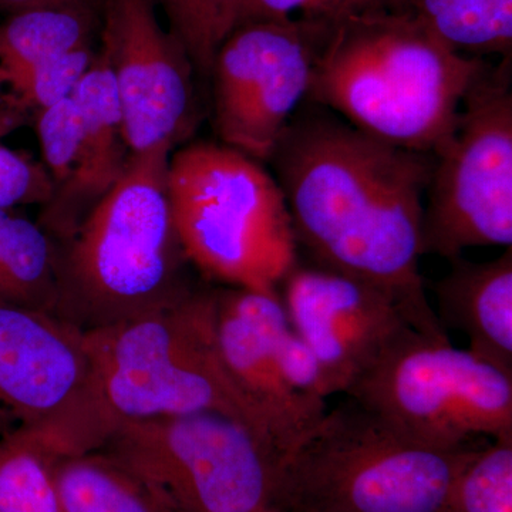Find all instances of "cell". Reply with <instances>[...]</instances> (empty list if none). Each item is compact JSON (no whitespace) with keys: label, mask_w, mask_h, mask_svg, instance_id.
Here are the masks:
<instances>
[{"label":"cell","mask_w":512,"mask_h":512,"mask_svg":"<svg viewBox=\"0 0 512 512\" xmlns=\"http://www.w3.org/2000/svg\"><path fill=\"white\" fill-rule=\"evenodd\" d=\"M215 311L217 289L198 288L173 308L84 332L89 380L59 426L70 456L124 424L198 412L228 414L268 439L222 363Z\"/></svg>","instance_id":"obj_3"},{"label":"cell","mask_w":512,"mask_h":512,"mask_svg":"<svg viewBox=\"0 0 512 512\" xmlns=\"http://www.w3.org/2000/svg\"><path fill=\"white\" fill-rule=\"evenodd\" d=\"M77 0H0V13H16L20 10L42 8V6L62 5Z\"/></svg>","instance_id":"obj_28"},{"label":"cell","mask_w":512,"mask_h":512,"mask_svg":"<svg viewBox=\"0 0 512 512\" xmlns=\"http://www.w3.org/2000/svg\"><path fill=\"white\" fill-rule=\"evenodd\" d=\"M255 512H281V511L276 510L275 507H268V508H264V510H259V511H255Z\"/></svg>","instance_id":"obj_29"},{"label":"cell","mask_w":512,"mask_h":512,"mask_svg":"<svg viewBox=\"0 0 512 512\" xmlns=\"http://www.w3.org/2000/svg\"><path fill=\"white\" fill-rule=\"evenodd\" d=\"M412 10L454 52L511 62L512 0H413Z\"/></svg>","instance_id":"obj_21"},{"label":"cell","mask_w":512,"mask_h":512,"mask_svg":"<svg viewBox=\"0 0 512 512\" xmlns=\"http://www.w3.org/2000/svg\"><path fill=\"white\" fill-rule=\"evenodd\" d=\"M241 0H154L181 40L195 73L210 79L218 47L235 28Z\"/></svg>","instance_id":"obj_23"},{"label":"cell","mask_w":512,"mask_h":512,"mask_svg":"<svg viewBox=\"0 0 512 512\" xmlns=\"http://www.w3.org/2000/svg\"><path fill=\"white\" fill-rule=\"evenodd\" d=\"M412 2L413 0H241L235 28L255 20L336 19L373 10H409L412 9Z\"/></svg>","instance_id":"obj_26"},{"label":"cell","mask_w":512,"mask_h":512,"mask_svg":"<svg viewBox=\"0 0 512 512\" xmlns=\"http://www.w3.org/2000/svg\"><path fill=\"white\" fill-rule=\"evenodd\" d=\"M56 485L60 512H178L143 478L99 450L64 457Z\"/></svg>","instance_id":"obj_19"},{"label":"cell","mask_w":512,"mask_h":512,"mask_svg":"<svg viewBox=\"0 0 512 512\" xmlns=\"http://www.w3.org/2000/svg\"><path fill=\"white\" fill-rule=\"evenodd\" d=\"M35 128L53 184L52 200L47 202L50 204L69 194L82 165V123L72 97L46 110L36 120Z\"/></svg>","instance_id":"obj_25"},{"label":"cell","mask_w":512,"mask_h":512,"mask_svg":"<svg viewBox=\"0 0 512 512\" xmlns=\"http://www.w3.org/2000/svg\"><path fill=\"white\" fill-rule=\"evenodd\" d=\"M448 262L431 288L441 326L464 333L468 352L512 376V248L493 261Z\"/></svg>","instance_id":"obj_16"},{"label":"cell","mask_w":512,"mask_h":512,"mask_svg":"<svg viewBox=\"0 0 512 512\" xmlns=\"http://www.w3.org/2000/svg\"><path fill=\"white\" fill-rule=\"evenodd\" d=\"M488 64L454 52L412 9L353 13L325 19L305 101L393 146L433 154Z\"/></svg>","instance_id":"obj_2"},{"label":"cell","mask_w":512,"mask_h":512,"mask_svg":"<svg viewBox=\"0 0 512 512\" xmlns=\"http://www.w3.org/2000/svg\"><path fill=\"white\" fill-rule=\"evenodd\" d=\"M154 0H104L99 49L109 60L131 156L175 148L200 124L195 69Z\"/></svg>","instance_id":"obj_11"},{"label":"cell","mask_w":512,"mask_h":512,"mask_svg":"<svg viewBox=\"0 0 512 512\" xmlns=\"http://www.w3.org/2000/svg\"><path fill=\"white\" fill-rule=\"evenodd\" d=\"M171 154L161 147L131 156L76 231L55 239L57 318L92 332L173 308L197 291L168 197Z\"/></svg>","instance_id":"obj_4"},{"label":"cell","mask_w":512,"mask_h":512,"mask_svg":"<svg viewBox=\"0 0 512 512\" xmlns=\"http://www.w3.org/2000/svg\"><path fill=\"white\" fill-rule=\"evenodd\" d=\"M52 195L53 184L45 164L0 144V208L45 207Z\"/></svg>","instance_id":"obj_27"},{"label":"cell","mask_w":512,"mask_h":512,"mask_svg":"<svg viewBox=\"0 0 512 512\" xmlns=\"http://www.w3.org/2000/svg\"><path fill=\"white\" fill-rule=\"evenodd\" d=\"M70 97L82 123V165L69 194L42 207L39 218L40 227L56 241L72 235L119 183L131 157L116 83L99 46Z\"/></svg>","instance_id":"obj_15"},{"label":"cell","mask_w":512,"mask_h":512,"mask_svg":"<svg viewBox=\"0 0 512 512\" xmlns=\"http://www.w3.org/2000/svg\"><path fill=\"white\" fill-rule=\"evenodd\" d=\"M96 50V46L73 50L0 84V138L35 126L46 110L72 96Z\"/></svg>","instance_id":"obj_22"},{"label":"cell","mask_w":512,"mask_h":512,"mask_svg":"<svg viewBox=\"0 0 512 512\" xmlns=\"http://www.w3.org/2000/svg\"><path fill=\"white\" fill-rule=\"evenodd\" d=\"M511 62L488 64L464 97L453 133L434 151L424 200L423 255L512 247Z\"/></svg>","instance_id":"obj_9"},{"label":"cell","mask_w":512,"mask_h":512,"mask_svg":"<svg viewBox=\"0 0 512 512\" xmlns=\"http://www.w3.org/2000/svg\"><path fill=\"white\" fill-rule=\"evenodd\" d=\"M215 329L229 379L284 458L322 420L326 402L296 392L285 382L242 289H217Z\"/></svg>","instance_id":"obj_14"},{"label":"cell","mask_w":512,"mask_h":512,"mask_svg":"<svg viewBox=\"0 0 512 512\" xmlns=\"http://www.w3.org/2000/svg\"><path fill=\"white\" fill-rule=\"evenodd\" d=\"M268 163L313 265L375 286L410 328L448 339L420 274L433 154L393 146L306 101Z\"/></svg>","instance_id":"obj_1"},{"label":"cell","mask_w":512,"mask_h":512,"mask_svg":"<svg viewBox=\"0 0 512 512\" xmlns=\"http://www.w3.org/2000/svg\"><path fill=\"white\" fill-rule=\"evenodd\" d=\"M167 187L191 266L227 288L278 293L298 244L284 192L262 163L197 141L171 154Z\"/></svg>","instance_id":"obj_6"},{"label":"cell","mask_w":512,"mask_h":512,"mask_svg":"<svg viewBox=\"0 0 512 512\" xmlns=\"http://www.w3.org/2000/svg\"><path fill=\"white\" fill-rule=\"evenodd\" d=\"M89 380L82 330L53 313L0 303V434L69 419Z\"/></svg>","instance_id":"obj_13"},{"label":"cell","mask_w":512,"mask_h":512,"mask_svg":"<svg viewBox=\"0 0 512 512\" xmlns=\"http://www.w3.org/2000/svg\"><path fill=\"white\" fill-rule=\"evenodd\" d=\"M56 261V241L39 222L0 208V303L55 315Z\"/></svg>","instance_id":"obj_20"},{"label":"cell","mask_w":512,"mask_h":512,"mask_svg":"<svg viewBox=\"0 0 512 512\" xmlns=\"http://www.w3.org/2000/svg\"><path fill=\"white\" fill-rule=\"evenodd\" d=\"M99 451L119 460L178 512L274 507L282 457L245 421L198 412L124 424Z\"/></svg>","instance_id":"obj_7"},{"label":"cell","mask_w":512,"mask_h":512,"mask_svg":"<svg viewBox=\"0 0 512 512\" xmlns=\"http://www.w3.org/2000/svg\"><path fill=\"white\" fill-rule=\"evenodd\" d=\"M293 329L318 360L326 393L346 394L409 323L375 286L296 262L278 289Z\"/></svg>","instance_id":"obj_12"},{"label":"cell","mask_w":512,"mask_h":512,"mask_svg":"<svg viewBox=\"0 0 512 512\" xmlns=\"http://www.w3.org/2000/svg\"><path fill=\"white\" fill-rule=\"evenodd\" d=\"M346 396L439 448L512 437V376L468 350L407 330Z\"/></svg>","instance_id":"obj_8"},{"label":"cell","mask_w":512,"mask_h":512,"mask_svg":"<svg viewBox=\"0 0 512 512\" xmlns=\"http://www.w3.org/2000/svg\"><path fill=\"white\" fill-rule=\"evenodd\" d=\"M104 0H77L10 13L0 23V84L39 64L96 46Z\"/></svg>","instance_id":"obj_17"},{"label":"cell","mask_w":512,"mask_h":512,"mask_svg":"<svg viewBox=\"0 0 512 512\" xmlns=\"http://www.w3.org/2000/svg\"><path fill=\"white\" fill-rule=\"evenodd\" d=\"M439 448L348 399L281 461V512H454L458 478L480 448Z\"/></svg>","instance_id":"obj_5"},{"label":"cell","mask_w":512,"mask_h":512,"mask_svg":"<svg viewBox=\"0 0 512 512\" xmlns=\"http://www.w3.org/2000/svg\"><path fill=\"white\" fill-rule=\"evenodd\" d=\"M323 30L325 19L255 20L225 37L210 74L222 144L269 160L308 96Z\"/></svg>","instance_id":"obj_10"},{"label":"cell","mask_w":512,"mask_h":512,"mask_svg":"<svg viewBox=\"0 0 512 512\" xmlns=\"http://www.w3.org/2000/svg\"><path fill=\"white\" fill-rule=\"evenodd\" d=\"M454 512H512V437L493 440L468 461L454 491Z\"/></svg>","instance_id":"obj_24"},{"label":"cell","mask_w":512,"mask_h":512,"mask_svg":"<svg viewBox=\"0 0 512 512\" xmlns=\"http://www.w3.org/2000/svg\"><path fill=\"white\" fill-rule=\"evenodd\" d=\"M69 456L56 424L0 434V512H60L56 468Z\"/></svg>","instance_id":"obj_18"}]
</instances>
